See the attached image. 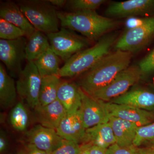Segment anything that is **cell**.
<instances>
[{
    "mask_svg": "<svg viewBox=\"0 0 154 154\" xmlns=\"http://www.w3.org/2000/svg\"><path fill=\"white\" fill-rule=\"evenodd\" d=\"M8 146V140L5 134L3 131L0 133V152L2 153L7 149Z\"/></svg>",
    "mask_w": 154,
    "mask_h": 154,
    "instance_id": "836d02e7",
    "label": "cell"
},
{
    "mask_svg": "<svg viewBox=\"0 0 154 154\" xmlns=\"http://www.w3.org/2000/svg\"><path fill=\"white\" fill-rule=\"evenodd\" d=\"M154 11V0H128L111 3L106 14L116 17H132L143 15Z\"/></svg>",
    "mask_w": 154,
    "mask_h": 154,
    "instance_id": "4fadbf2b",
    "label": "cell"
},
{
    "mask_svg": "<svg viewBox=\"0 0 154 154\" xmlns=\"http://www.w3.org/2000/svg\"><path fill=\"white\" fill-rule=\"evenodd\" d=\"M51 48L65 63L77 53L88 48V41L74 31L62 28L55 33L46 34Z\"/></svg>",
    "mask_w": 154,
    "mask_h": 154,
    "instance_id": "5b68a950",
    "label": "cell"
},
{
    "mask_svg": "<svg viewBox=\"0 0 154 154\" xmlns=\"http://www.w3.org/2000/svg\"><path fill=\"white\" fill-rule=\"evenodd\" d=\"M18 154H52V153L41 150L30 144L27 143Z\"/></svg>",
    "mask_w": 154,
    "mask_h": 154,
    "instance_id": "1f68e13d",
    "label": "cell"
},
{
    "mask_svg": "<svg viewBox=\"0 0 154 154\" xmlns=\"http://www.w3.org/2000/svg\"><path fill=\"white\" fill-rule=\"evenodd\" d=\"M23 37H26L23 30L5 19L0 18L1 39L11 40Z\"/></svg>",
    "mask_w": 154,
    "mask_h": 154,
    "instance_id": "484cf974",
    "label": "cell"
},
{
    "mask_svg": "<svg viewBox=\"0 0 154 154\" xmlns=\"http://www.w3.org/2000/svg\"><path fill=\"white\" fill-rule=\"evenodd\" d=\"M102 104L109 116H113L133 122L139 127L154 122V113L152 111L110 102L102 101Z\"/></svg>",
    "mask_w": 154,
    "mask_h": 154,
    "instance_id": "30bf717a",
    "label": "cell"
},
{
    "mask_svg": "<svg viewBox=\"0 0 154 154\" xmlns=\"http://www.w3.org/2000/svg\"><path fill=\"white\" fill-rule=\"evenodd\" d=\"M50 48L47 35L36 30L27 38L25 48L26 60L28 62L34 61Z\"/></svg>",
    "mask_w": 154,
    "mask_h": 154,
    "instance_id": "7402d4cb",
    "label": "cell"
},
{
    "mask_svg": "<svg viewBox=\"0 0 154 154\" xmlns=\"http://www.w3.org/2000/svg\"><path fill=\"white\" fill-rule=\"evenodd\" d=\"M34 110L39 124L55 130L67 114L64 107L57 99L45 106H37Z\"/></svg>",
    "mask_w": 154,
    "mask_h": 154,
    "instance_id": "2e32d148",
    "label": "cell"
},
{
    "mask_svg": "<svg viewBox=\"0 0 154 154\" xmlns=\"http://www.w3.org/2000/svg\"><path fill=\"white\" fill-rule=\"evenodd\" d=\"M81 146H82V150L79 154H89L88 146L82 145H81Z\"/></svg>",
    "mask_w": 154,
    "mask_h": 154,
    "instance_id": "74e56055",
    "label": "cell"
},
{
    "mask_svg": "<svg viewBox=\"0 0 154 154\" xmlns=\"http://www.w3.org/2000/svg\"><path fill=\"white\" fill-rule=\"evenodd\" d=\"M62 81L58 75H50L42 78L37 106L48 105L57 99L59 88Z\"/></svg>",
    "mask_w": 154,
    "mask_h": 154,
    "instance_id": "603a6c76",
    "label": "cell"
},
{
    "mask_svg": "<svg viewBox=\"0 0 154 154\" xmlns=\"http://www.w3.org/2000/svg\"><path fill=\"white\" fill-rule=\"evenodd\" d=\"M142 75L138 66H128L107 85L90 96L104 102H110L127 92L130 87L139 81Z\"/></svg>",
    "mask_w": 154,
    "mask_h": 154,
    "instance_id": "8992f818",
    "label": "cell"
},
{
    "mask_svg": "<svg viewBox=\"0 0 154 154\" xmlns=\"http://www.w3.org/2000/svg\"><path fill=\"white\" fill-rule=\"evenodd\" d=\"M86 130L79 109L74 113H67L56 129L58 134L65 140L79 144Z\"/></svg>",
    "mask_w": 154,
    "mask_h": 154,
    "instance_id": "5bb4252c",
    "label": "cell"
},
{
    "mask_svg": "<svg viewBox=\"0 0 154 154\" xmlns=\"http://www.w3.org/2000/svg\"><path fill=\"white\" fill-rule=\"evenodd\" d=\"M10 123L15 130L23 132L27 130L29 122L28 111L22 102L16 104L10 114Z\"/></svg>",
    "mask_w": 154,
    "mask_h": 154,
    "instance_id": "d4e9b609",
    "label": "cell"
},
{
    "mask_svg": "<svg viewBox=\"0 0 154 154\" xmlns=\"http://www.w3.org/2000/svg\"><path fill=\"white\" fill-rule=\"evenodd\" d=\"M17 86L12 76L8 74L2 63L0 64V105L5 110L16 105Z\"/></svg>",
    "mask_w": 154,
    "mask_h": 154,
    "instance_id": "ffe728a7",
    "label": "cell"
},
{
    "mask_svg": "<svg viewBox=\"0 0 154 154\" xmlns=\"http://www.w3.org/2000/svg\"><path fill=\"white\" fill-rule=\"evenodd\" d=\"M154 139V122L150 124L139 127L133 145L138 147Z\"/></svg>",
    "mask_w": 154,
    "mask_h": 154,
    "instance_id": "83f0119b",
    "label": "cell"
},
{
    "mask_svg": "<svg viewBox=\"0 0 154 154\" xmlns=\"http://www.w3.org/2000/svg\"><path fill=\"white\" fill-rule=\"evenodd\" d=\"M138 66L142 75L154 72V48L140 62Z\"/></svg>",
    "mask_w": 154,
    "mask_h": 154,
    "instance_id": "f546056e",
    "label": "cell"
},
{
    "mask_svg": "<svg viewBox=\"0 0 154 154\" xmlns=\"http://www.w3.org/2000/svg\"><path fill=\"white\" fill-rule=\"evenodd\" d=\"M154 36V17L145 18L142 24L128 29L116 42V50L132 53L148 44Z\"/></svg>",
    "mask_w": 154,
    "mask_h": 154,
    "instance_id": "ba28073f",
    "label": "cell"
},
{
    "mask_svg": "<svg viewBox=\"0 0 154 154\" xmlns=\"http://www.w3.org/2000/svg\"><path fill=\"white\" fill-rule=\"evenodd\" d=\"M115 39L113 35L102 36L94 46L77 53L61 67L59 76L73 78L86 72L110 53Z\"/></svg>",
    "mask_w": 154,
    "mask_h": 154,
    "instance_id": "3957f363",
    "label": "cell"
},
{
    "mask_svg": "<svg viewBox=\"0 0 154 154\" xmlns=\"http://www.w3.org/2000/svg\"><path fill=\"white\" fill-rule=\"evenodd\" d=\"M88 146L89 154H106L107 149L96 146Z\"/></svg>",
    "mask_w": 154,
    "mask_h": 154,
    "instance_id": "e575fe53",
    "label": "cell"
},
{
    "mask_svg": "<svg viewBox=\"0 0 154 154\" xmlns=\"http://www.w3.org/2000/svg\"><path fill=\"white\" fill-rule=\"evenodd\" d=\"M116 143L113 130L110 123L107 122L86 129L81 145L96 146L107 149Z\"/></svg>",
    "mask_w": 154,
    "mask_h": 154,
    "instance_id": "9a60e30c",
    "label": "cell"
},
{
    "mask_svg": "<svg viewBox=\"0 0 154 154\" xmlns=\"http://www.w3.org/2000/svg\"><path fill=\"white\" fill-rule=\"evenodd\" d=\"M60 58L50 48L33 61L41 78L47 76H59L61 68Z\"/></svg>",
    "mask_w": 154,
    "mask_h": 154,
    "instance_id": "cb8c5ba5",
    "label": "cell"
},
{
    "mask_svg": "<svg viewBox=\"0 0 154 154\" xmlns=\"http://www.w3.org/2000/svg\"><path fill=\"white\" fill-rule=\"evenodd\" d=\"M79 89L82 96L79 110L86 129L108 122L109 116L102 101L86 94L80 88Z\"/></svg>",
    "mask_w": 154,
    "mask_h": 154,
    "instance_id": "8fae6325",
    "label": "cell"
},
{
    "mask_svg": "<svg viewBox=\"0 0 154 154\" xmlns=\"http://www.w3.org/2000/svg\"><path fill=\"white\" fill-rule=\"evenodd\" d=\"M28 144L39 149L52 153L63 143V139L59 135L56 130L36 125L26 132Z\"/></svg>",
    "mask_w": 154,
    "mask_h": 154,
    "instance_id": "7c38bea8",
    "label": "cell"
},
{
    "mask_svg": "<svg viewBox=\"0 0 154 154\" xmlns=\"http://www.w3.org/2000/svg\"><path fill=\"white\" fill-rule=\"evenodd\" d=\"M145 143L147 144L148 146H151L154 148V139L149 141Z\"/></svg>",
    "mask_w": 154,
    "mask_h": 154,
    "instance_id": "f35d334b",
    "label": "cell"
},
{
    "mask_svg": "<svg viewBox=\"0 0 154 154\" xmlns=\"http://www.w3.org/2000/svg\"><path fill=\"white\" fill-rule=\"evenodd\" d=\"M53 6L58 8H63L66 5V0H49L48 1Z\"/></svg>",
    "mask_w": 154,
    "mask_h": 154,
    "instance_id": "8d00e7d4",
    "label": "cell"
},
{
    "mask_svg": "<svg viewBox=\"0 0 154 154\" xmlns=\"http://www.w3.org/2000/svg\"><path fill=\"white\" fill-rule=\"evenodd\" d=\"M82 150L79 143L64 140L62 144L52 154H79Z\"/></svg>",
    "mask_w": 154,
    "mask_h": 154,
    "instance_id": "f1b7e54d",
    "label": "cell"
},
{
    "mask_svg": "<svg viewBox=\"0 0 154 154\" xmlns=\"http://www.w3.org/2000/svg\"><path fill=\"white\" fill-rule=\"evenodd\" d=\"M132 53L116 50L103 57L84 73L79 86L89 95L107 85L122 71L129 66Z\"/></svg>",
    "mask_w": 154,
    "mask_h": 154,
    "instance_id": "6da1fadb",
    "label": "cell"
},
{
    "mask_svg": "<svg viewBox=\"0 0 154 154\" xmlns=\"http://www.w3.org/2000/svg\"><path fill=\"white\" fill-rule=\"evenodd\" d=\"M57 99L62 104L67 113L76 112L82 103L79 88L67 82H62L59 88Z\"/></svg>",
    "mask_w": 154,
    "mask_h": 154,
    "instance_id": "44dd1931",
    "label": "cell"
},
{
    "mask_svg": "<svg viewBox=\"0 0 154 154\" xmlns=\"http://www.w3.org/2000/svg\"><path fill=\"white\" fill-rule=\"evenodd\" d=\"M0 17L22 29L27 38L36 30L21 11L19 5L14 2L8 1L1 3Z\"/></svg>",
    "mask_w": 154,
    "mask_h": 154,
    "instance_id": "e0dca14e",
    "label": "cell"
},
{
    "mask_svg": "<svg viewBox=\"0 0 154 154\" xmlns=\"http://www.w3.org/2000/svg\"><path fill=\"white\" fill-rule=\"evenodd\" d=\"M106 2L105 0H69L65 7L70 12L96 11Z\"/></svg>",
    "mask_w": 154,
    "mask_h": 154,
    "instance_id": "4316f807",
    "label": "cell"
},
{
    "mask_svg": "<svg viewBox=\"0 0 154 154\" xmlns=\"http://www.w3.org/2000/svg\"><path fill=\"white\" fill-rule=\"evenodd\" d=\"M106 154H138V147L133 144L128 146L121 147L115 143L107 149Z\"/></svg>",
    "mask_w": 154,
    "mask_h": 154,
    "instance_id": "4dcf8cb0",
    "label": "cell"
},
{
    "mask_svg": "<svg viewBox=\"0 0 154 154\" xmlns=\"http://www.w3.org/2000/svg\"><path fill=\"white\" fill-rule=\"evenodd\" d=\"M109 102L152 111L154 110V93L144 89H135L128 91Z\"/></svg>",
    "mask_w": 154,
    "mask_h": 154,
    "instance_id": "ac0fdd59",
    "label": "cell"
},
{
    "mask_svg": "<svg viewBox=\"0 0 154 154\" xmlns=\"http://www.w3.org/2000/svg\"><path fill=\"white\" fill-rule=\"evenodd\" d=\"M138 154H154V148L151 146L138 148Z\"/></svg>",
    "mask_w": 154,
    "mask_h": 154,
    "instance_id": "d590c367",
    "label": "cell"
},
{
    "mask_svg": "<svg viewBox=\"0 0 154 154\" xmlns=\"http://www.w3.org/2000/svg\"><path fill=\"white\" fill-rule=\"evenodd\" d=\"M17 93L21 99L34 109L38 104L42 78L33 62H28L18 75Z\"/></svg>",
    "mask_w": 154,
    "mask_h": 154,
    "instance_id": "52a82bcc",
    "label": "cell"
},
{
    "mask_svg": "<svg viewBox=\"0 0 154 154\" xmlns=\"http://www.w3.org/2000/svg\"><path fill=\"white\" fill-rule=\"evenodd\" d=\"M18 5L36 30L46 34L59 30L57 11L48 1H19Z\"/></svg>",
    "mask_w": 154,
    "mask_h": 154,
    "instance_id": "277c9868",
    "label": "cell"
},
{
    "mask_svg": "<svg viewBox=\"0 0 154 154\" xmlns=\"http://www.w3.org/2000/svg\"><path fill=\"white\" fill-rule=\"evenodd\" d=\"M115 137L116 143L121 147L133 144L139 126L133 122L113 116H109V121Z\"/></svg>",
    "mask_w": 154,
    "mask_h": 154,
    "instance_id": "d6986e66",
    "label": "cell"
},
{
    "mask_svg": "<svg viewBox=\"0 0 154 154\" xmlns=\"http://www.w3.org/2000/svg\"><path fill=\"white\" fill-rule=\"evenodd\" d=\"M27 38L21 37L14 40L0 39V60L5 64L11 76H18L22 71V65L26 60Z\"/></svg>",
    "mask_w": 154,
    "mask_h": 154,
    "instance_id": "9c48e42d",
    "label": "cell"
},
{
    "mask_svg": "<svg viewBox=\"0 0 154 154\" xmlns=\"http://www.w3.org/2000/svg\"><path fill=\"white\" fill-rule=\"evenodd\" d=\"M57 15L62 28L79 32L90 40L100 39L117 25L116 21L99 15L96 11H57Z\"/></svg>",
    "mask_w": 154,
    "mask_h": 154,
    "instance_id": "7a4b0ae2",
    "label": "cell"
},
{
    "mask_svg": "<svg viewBox=\"0 0 154 154\" xmlns=\"http://www.w3.org/2000/svg\"><path fill=\"white\" fill-rule=\"evenodd\" d=\"M145 18L139 19L136 18H131L127 20L126 26L128 29L135 28L139 25H140L144 22Z\"/></svg>",
    "mask_w": 154,
    "mask_h": 154,
    "instance_id": "d6a6232c",
    "label": "cell"
}]
</instances>
